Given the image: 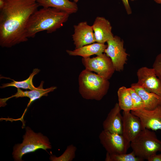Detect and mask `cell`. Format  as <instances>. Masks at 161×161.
<instances>
[{"label":"cell","mask_w":161,"mask_h":161,"mask_svg":"<svg viewBox=\"0 0 161 161\" xmlns=\"http://www.w3.org/2000/svg\"><path fill=\"white\" fill-rule=\"evenodd\" d=\"M0 10V45L10 47L28 40L26 27L39 7L37 0H5Z\"/></svg>","instance_id":"cell-1"},{"label":"cell","mask_w":161,"mask_h":161,"mask_svg":"<svg viewBox=\"0 0 161 161\" xmlns=\"http://www.w3.org/2000/svg\"><path fill=\"white\" fill-rule=\"evenodd\" d=\"M69 14L53 7H42L30 17L26 29L27 37H34L36 34L45 31L51 33L62 27L68 20Z\"/></svg>","instance_id":"cell-2"},{"label":"cell","mask_w":161,"mask_h":161,"mask_svg":"<svg viewBox=\"0 0 161 161\" xmlns=\"http://www.w3.org/2000/svg\"><path fill=\"white\" fill-rule=\"evenodd\" d=\"M78 83L81 96L86 100H101L106 94L110 84L108 80L86 69L80 73Z\"/></svg>","instance_id":"cell-3"},{"label":"cell","mask_w":161,"mask_h":161,"mask_svg":"<svg viewBox=\"0 0 161 161\" xmlns=\"http://www.w3.org/2000/svg\"><path fill=\"white\" fill-rule=\"evenodd\" d=\"M25 131L22 142L13 147L12 154L15 161H22V157L24 155L39 149L46 151L52 148L51 143L47 136L41 133L34 132L28 126L26 127Z\"/></svg>","instance_id":"cell-4"},{"label":"cell","mask_w":161,"mask_h":161,"mask_svg":"<svg viewBox=\"0 0 161 161\" xmlns=\"http://www.w3.org/2000/svg\"><path fill=\"white\" fill-rule=\"evenodd\" d=\"M130 147L136 156L147 160L157 152H161V140L157 138L154 132L143 129L130 142Z\"/></svg>","instance_id":"cell-5"},{"label":"cell","mask_w":161,"mask_h":161,"mask_svg":"<svg viewBox=\"0 0 161 161\" xmlns=\"http://www.w3.org/2000/svg\"><path fill=\"white\" fill-rule=\"evenodd\" d=\"M99 138L106 152L109 154L126 153L130 147V142L122 134L103 130L100 134Z\"/></svg>","instance_id":"cell-6"},{"label":"cell","mask_w":161,"mask_h":161,"mask_svg":"<svg viewBox=\"0 0 161 161\" xmlns=\"http://www.w3.org/2000/svg\"><path fill=\"white\" fill-rule=\"evenodd\" d=\"M82 62L86 69L108 80L115 70L111 58L105 53L92 58H83Z\"/></svg>","instance_id":"cell-7"},{"label":"cell","mask_w":161,"mask_h":161,"mask_svg":"<svg viewBox=\"0 0 161 161\" xmlns=\"http://www.w3.org/2000/svg\"><path fill=\"white\" fill-rule=\"evenodd\" d=\"M104 52L111 59L115 70L120 72L126 63L128 54L124 47L123 41L120 37L114 36L107 41Z\"/></svg>","instance_id":"cell-8"},{"label":"cell","mask_w":161,"mask_h":161,"mask_svg":"<svg viewBox=\"0 0 161 161\" xmlns=\"http://www.w3.org/2000/svg\"><path fill=\"white\" fill-rule=\"evenodd\" d=\"M131 112L139 118L143 129L161 130V105L153 110L134 109L131 110Z\"/></svg>","instance_id":"cell-9"},{"label":"cell","mask_w":161,"mask_h":161,"mask_svg":"<svg viewBox=\"0 0 161 161\" xmlns=\"http://www.w3.org/2000/svg\"><path fill=\"white\" fill-rule=\"evenodd\" d=\"M137 74L138 85L148 91L161 97V80L157 76L153 68L142 67L138 70Z\"/></svg>","instance_id":"cell-10"},{"label":"cell","mask_w":161,"mask_h":161,"mask_svg":"<svg viewBox=\"0 0 161 161\" xmlns=\"http://www.w3.org/2000/svg\"><path fill=\"white\" fill-rule=\"evenodd\" d=\"M74 28L72 38L75 49L96 42L92 26L89 25L86 21L81 22L74 25Z\"/></svg>","instance_id":"cell-11"},{"label":"cell","mask_w":161,"mask_h":161,"mask_svg":"<svg viewBox=\"0 0 161 161\" xmlns=\"http://www.w3.org/2000/svg\"><path fill=\"white\" fill-rule=\"evenodd\" d=\"M122 117V135L131 142L143 129L141 121L138 117L132 114L131 111H123Z\"/></svg>","instance_id":"cell-12"},{"label":"cell","mask_w":161,"mask_h":161,"mask_svg":"<svg viewBox=\"0 0 161 161\" xmlns=\"http://www.w3.org/2000/svg\"><path fill=\"white\" fill-rule=\"evenodd\" d=\"M44 83V82L42 81L39 86L37 87L36 89L30 91H23L20 88H17V92L14 95L7 98L0 99V106H5L6 102L11 98L27 97L30 99V100L24 113V114L27 108L32 102L40 98L42 96H47L49 93L53 92L56 89V87L52 86L44 89L43 87Z\"/></svg>","instance_id":"cell-13"},{"label":"cell","mask_w":161,"mask_h":161,"mask_svg":"<svg viewBox=\"0 0 161 161\" xmlns=\"http://www.w3.org/2000/svg\"><path fill=\"white\" fill-rule=\"evenodd\" d=\"M121 110L118 103H116L103 122V130L122 134L123 117Z\"/></svg>","instance_id":"cell-14"},{"label":"cell","mask_w":161,"mask_h":161,"mask_svg":"<svg viewBox=\"0 0 161 161\" xmlns=\"http://www.w3.org/2000/svg\"><path fill=\"white\" fill-rule=\"evenodd\" d=\"M92 26L96 42L105 43L114 36L110 22L103 17H97Z\"/></svg>","instance_id":"cell-15"},{"label":"cell","mask_w":161,"mask_h":161,"mask_svg":"<svg viewBox=\"0 0 161 161\" xmlns=\"http://www.w3.org/2000/svg\"><path fill=\"white\" fill-rule=\"evenodd\" d=\"M131 87L142 99L145 106V109L153 110L161 105V97L157 94L148 91L137 83L132 84Z\"/></svg>","instance_id":"cell-16"},{"label":"cell","mask_w":161,"mask_h":161,"mask_svg":"<svg viewBox=\"0 0 161 161\" xmlns=\"http://www.w3.org/2000/svg\"><path fill=\"white\" fill-rule=\"evenodd\" d=\"M107 45L98 42L85 45L73 50H67V53L71 56H79L83 58L89 57L92 55H97L104 52Z\"/></svg>","instance_id":"cell-17"},{"label":"cell","mask_w":161,"mask_h":161,"mask_svg":"<svg viewBox=\"0 0 161 161\" xmlns=\"http://www.w3.org/2000/svg\"><path fill=\"white\" fill-rule=\"evenodd\" d=\"M37 2L39 6L57 8L69 14L76 13L78 9L76 3L69 0H37Z\"/></svg>","instance_id":"cell-18"},{"label":"cell","mask_w":161,"mask_h":161,"mask_svg":"<svg viewBox=\"0 0 161 161\" xmlns=\"http://www.w3.org/2000/svg\"><path fill=\"white\" fill-rule=\"evenodd\" d=\"M118 105L121 110L131 111L133 109L131 97L128 89L125 86L120 87L117 92Z\"/></svg>","instance_id":"cell-19"},{"label":"cell","mask_w":161,"mask_h":161,"mask_svg":"<svg viewBox=\"0 0 161 161\" xmlns=\"http://www.w3.org/2000/svg\"><path fill=\"white\" fill-rule=\"evenodd\" d=\"M40 69L36 68L33 69L32 72L30 74L29 77L26 80L21 81H16L12 80L13 81L6 83L2 84V86L0 87L1 88H4L9 86L15 87L17 88H22L25 89H29L30 90L35 89V87L32 82V80L34 76L38 74L40 72Z\"/></svg>","instance_id":"cell-20"},{"label":"cell","mask_w":161,"mask_h":161,"mask_svg":"<svg viewBox=\"0 0 161 161\" xmlns=\"http://www.w3.org/2000/svg\"><path fill=\"white\" fill-rule=\"evenodd\" d=\"M144 160L136 156L133 151L129 154H111L106 152V161H143Z\"/></svg>","instance_id":"cell-21"},{"label":"cell","mask_w":161,"mask_h":161,"mask_svg":"<svg viewBox=\"0 0 161 161\" xmlns=\"http://www.w3.org/2000/svg\"><path fill=\"white\" fill-rule=\"evenodd\" d=\"M76 147L73 144L68 146L66 149L61 156L58 157L54 155L51 156L49 159L52 161H72L75 157Z\"/></svg>","instance_id":"cell-22"},{"label":"cell","mask_w":161,"mask_h":161,"mask_svg":"<svg viewBox=\"0 0 161 161\" xmlns=\"http://www.w3.org/2000/svg\"><path fill=\"white\" fill-rule=\"evenodd\" d=\"M130 93L133 105V109L145 108L144 102L139 95L131 87L128 88Z\"/></svg>","instance_id":"cell-23"},{"label":"cell","mask_w":161,"mask_h":161,"mask_svg":"<svg viewBox=\"0 0 161 161\" xmlns=\"http://www.w3.org/2000/svg\"><path fill=\"white\" fill-rule=\"evenodd\" d=\"M152 68L157 76L161 80V52L156 58Z\"/></svg>","instance_id":"cell-24"},{"label":"cell","mask_w":161,"mask_h":161,"mask_svg":"<svg viewBox=\"0 0 161 161\" xmlns=\"http://www.w3.org/2000/svg\"><path fill=\"white\" fill-rule=\"evenodd\" d=\"M127 13L130 15L132 13V10L129 4V0H122Z\"/></svg>","instance_id":"cell-25"},{"label":"cell","mask_w":161,"mask_h":161,"mask_svg":"<svg viewBox=\"0 0 161 161\" xmlns=\"http://www.w3.org/2000/svg\"><path fill=\"white\" fill-rule=\"evenodd\" d=\"M147 160L148 161H161V153L155 154L150 157Z\"/></svg>","instance_id":"cell-26"},{"label":"cell","mask_w":161,"mask_h":161,"mask_svg":"<svg viewBox=\"0 0 161 161\" xmlns=\"http://www.w3.org/2000/svg\"><path fill=\"white\" fill-rule=\"evenodd\" d=\"M5 4V0H0V10L2 9Z\"/></svg>","instance_id":"cell-27"},{"label":"cell","mask_w":161,"mask_h":161,"mask_svg":"<svg viewBox=\"0 0 161 161\" xmlns=\"http://www.w3.org/2000/svg\"><path fill=\"white\" fill-rule=\"evenodd\" d=\"M157 3L161 4V0H154Z\"/></svg>","instance_id":"cell-28"},{"label":"cell","mask_w":161,"mask_h":161,"mask_svg":"<svg viewBox=\"0 0 161 161\" xmlns=\"http://www.w3.org/2000/svg\"><path fill=\"white\" fill-rule=\"evenodd\" d=\"M79 0H73L74 2L75 3H77V2H78Z\"/></svg>","instance_id":"cell-29"},{"label":"cell","mask_w":161,"mask_h":161,"mask_svg":"<svg viewBox=\"0 0 161 161\" xmlns=\"http://www.w3.org/2000/svg\"><path fill=\"white\" fill-rule=\"evenodd\" d=\"M130 0L132 1H134L136 0Z\"/></svg>","instance_id":"cell-30"}]
</instances>
